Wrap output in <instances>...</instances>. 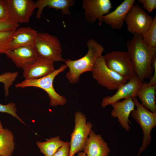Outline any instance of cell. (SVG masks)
Instances as JSON below:
<instances>
[{
	"mask_svg": "<svg viewBox=\"0 0 156 156\" xmlns=\"http://www.w3.org/2000/svg\"><path fill=\"white\" fill-rule=\"evenodd\" d=\"M55 70L53 62L38 58L34 62L23 69V76L25 79H36L49 75Z\"/></svg>",
	"mask_w": 156,
	"mask_h": 156,
	"instance_id": "ac0fdd59",
	"label": "cell"
},
{
	"mask_svg": "<svg viewBox=\"0 0 156 156\" xmlns=\"http://www.w3.org/2000/svg\"><path fill=\"white\" fill-rule=\"evenodd\" d=\"M135 1V0H124L114 11L103 16L102 19V22L114 29H120L127 14Z\"/></svg>",
	"mask_w": 156,
	"mask_h": 156,
	"instance_id": "9a60e30c",
	"label": "cell"
},
{
	"mask_svg": "<svg viewBox=\"0 0 156 156\" xmlns=\"http://www.w3.org/2000/svg\"><path fill=\"white\" fill-rule=\"evenodd\" d=\"M82 7L87 22L92 23L98 20L99 25L103 17L109 13L112 8L110 0H83Z\"/></svg>",
	"mask_w": 156,
	"mask_h": 156,
	"instance_id": "8fae6325",
	"label": "cell"
},
{
	"mask_svg": "<svg viewBox=\"0 0 156 156\" xmlns=\"http://www.w3.org/2000/svg\"><path fill=\"white\" fill-rule=\"evenodd\" d=\"M16 66L23 69L34 62L38 57L34 48L21 47L10 50L5 54Z\"/></svg>",
	"mask_w": 156,
	"mask_h": 156,
	"instance_id": "2e32d148",
	"label": "cell"
},
{
	"mask_svg": "<svg viewBox=\"0 0 156 156\" xmlns=\"http://www.w3.org/2000/svg\"><path fill=\"white\" fill-rule=\"evenodd\" d=\"M143 41L148 46L156 48V15L148 30L142 35Z\"/></svg>",
	"mask_w": 156,
	"mask_h": 156,
	"instance_id": "603a6c76",
	"label": "cell"
},
{
	"mask_svg": "<svg viewBox=\"0 0 156 156\" xmlns=\"http://www.w3.org/2000/svg\"><path fill=\"white\" fill-rule=\"evenodd\" d=\"M83 150L86 156H108L110 152L107 144L101 135L96 134L92 130Z\"/></svg>",
	"mask_w": 156,
	"mask_h": 156,
	"instance_id": "e0dca14e",
	"label": "cell"
},
{
	"mask_svg": "<svg viewBox=\"0 0 156 156\" xmlns=\"http://www.w3.org/2000/svg\"><path fill=\"white\" fill-rule=\"evenodd\" d=\"M67 68L65 64H63L59 68L55 69L53 72L45 77L36 79H25L16 84L15 86L17 88L35 87L40 88L47 93L50 100L49 105L51 106L64 105L66 103V99L56 91L53 87V81L57 75Z\"/></svg>",
	"mask_w": 156,
	"mask_h": 156,
	"instance_id": "3957f363",
	"label": "cell"
},
{
	"mask_svg": "<svg viewBox=\"0 0 156 156\" xmlns=\"http://www.w3.org/2000/svg\"><path fill=\"white\" fill-rule=\"evenodd\" d=\"M70 150V142L67 141L65 142L64 144L52 156H69Z\"/></svg>",
	"mask_w": 156,
	"mask_h": 156,
	"instance_id": "f1b7e54d",
	"label": "cell"
},
{
	"mask_svg": "<svg viewBox=\"0 0 156 156\" xmlns=\"http://www.w3.org/2000/svg\"><path fill=\"white\" fill-rule=\"evenodd\" d=\"M34 49L38 58L54 63L64 61L60 41L55 36L46 32L38 33Z\"/></svg>",
	"mask_w": 156,
	"mask_h": 156,
	"instance_id": "277c9868",
	"label": "cell"
},
{
	"mask_svg": "<svg viewBox=\"0 0 156 156\" xmlns=\"http://www.w3.org/2000/svg\"><path fill=\"white\" fill-rule=\"evenodd\" d=\"M9 16L18 23H28L36 8L32 0H5Z\"/></svg>",
	"mask_w": 156,
	"mask_h": 156,
	"instance_id": "30bf717a",
	"label": "cell"
},
{
	"mask_svg": "<svg viewBox=\"0 0 156 156\" xmlns=\"http://www.w3.org/2000/svg\"><path fill=\"white\" fill-rule=\"evenodd\" d=\"M129 81L122 85L113 96L104 97L101 103V106L104 108L109 105L118 101L123 99L137 97V91L142 83L139 80L135 74Z\"/></svg>",
	"mask_w": 156,
	"mask_h": 156,
	"instance_id": "7c38bea8",
	"label": "cell"
},
{
	"mask_svg": "<svg viewBox=\"0 0 156 156\" xmlns=\"http://www.w3.org/2000/svg\"><path fill=\"white\" fill-rule=\"evenodd\" d=\"M156 86L150 85L146 81L142 83L137 93L142 105L152 112L156 113L155 101Z\"/></svg>",
	"mask_w": 156,
	"mask_h": 156,
	"instance_id": "ffe728a7",
	"label": "cell"
},
{
	"mask_svg": "<svg viewBox=\"0 0 156 156\" xmlns=\"http://www.w3.org/2000/svg\"><path fill=\"white\" fill-rule=\"evenodd\" d=\"M110 105L113 108L111 116L117 118L122 127L126 131H129L131 127L129 124L131 123V122L129 118L135 106L132 98H126L122 101H118Z\"/></svg>",
	"mask_w": 156,
	"mask_h": 156,
	"instance_id": "4fadbf2b",
	"label": "cell"
},
{
	"mask_svg": "<svg viewBox=\"0 0 156 156\" xmlns=\"http://www.w3.org/2000/svg\"><path fill=\"white\" fill-rule=\"evenodd\" d=\"M19 26V23L9 17L0 19V32L14 31Z\"/></svg>",
	"mask_w": 156,
	"mask_h": 156,
	"instance_id": "484cf974",
	"label": "cell"
},
{
	"mask_svg": "<svg viewBox=\"0 0 156 156\" xmlns=\"http://www.w3.org/2000/svg\"><path fill=\"white\" fill-rule=\"evenodd\" d=\"M18 74L17 72H8L0 75V83L4 85V94L6 98L9 95L10 87L16 78Z\"/></svg>",
	"mask_w": 156,
	"mask_h": 156,
	"instance_id": "cb8c5ba5",
	"label": "cell"
},
{
	"mask_svg": "<svg viewBox=\"0 0 156 156\" xmlns=\"http://www.w3.org/2000/svg\"><path fill=\"white\" fill-rule=\"evenodd\" d=\"M107 66L129 80L135 75L134 68L127 51H114L103 56Z\"/></svg>",
	"mask_w": 156,
	"mask_h": 156,
	"instance_id": "ba28073f",
	"label": "cell"
},
{
	"mask_svg": "<svg viewBox=\"0 0 156 156\" xmlns=\"http://www.w3.org/2000/svg\"><path fill=\"white\" fill-rule=\"evenodd\" d=\"M2 124L1 120H0V132L3 129Z\"/></svg>",
	"mask_w": 156,
	"mask_h": 156,
	"instance_id": "d6a6232c",
	"label": "cell"
},
{
	"mask_svg": "<svg viewBox=\"0 0 156 156\" xmlns=\"http://www.w3.org/2000/svg\"><path fill=\"white\" fill-rule=\"evenodd\" d=\"M75 128L70 135L69 156H74L76 153L83 150L86 142L93 127L90 122H86L85 115L76 112L75 115Z\"/></svg>",
	"mask_w": 156,
	"mask_h": 156,
	"instance_id": "52a82bcc",
	"label": "cell"
},
{
	"mask_svg": "<svg viewBox=\"0 0 156 156\" xmlns=\"http://www.w3.org/2000/svg\"><path fill=\"white\" fill-rule=\"evenodd\" d=\"M86 45L88 51L84 56L77 60L68 59L64 61L69 69L66 77L71 84L77 83L80 75L82 73L92 72L96 60L102 55L105 50L104 47L94 39L88 40Z\"/></svg>",
	"mask_w": 156,
	"mask_h": 156,
	"instance_id": "7a4b0ae2",
	"label": "cell"
},
{
	"mask_svg": "<svg viewBox=\"0 0 156 156\" xmlns=\"http://www.w3.org/2000/svg\"><path fill=\"white\" fill-rule=\"evenodd\" d=\"M136 109L131 113V117L140 125L143 132L142 144L136 156H140L149 145L151 141V132L156 126V113L151 112L144 107L139 102L137 97L132 98Z\"/></svg>",
	"mask_w": 156,
	"mask_h": 156,
	"instance_id": "8992f818",
	"label": "cell"
},
{
	"mask_svg": "<svg viewBox=\"0 0 156 156\" xmlns=\"http://www.w3.org/2000/svg\"><path fill=\"white\" fill-rule=\"evenodd\" d=\"M91 72L92 77L96 81L109 90L117 89L129 80L109 68L102 55L96 60Z\"/></svg>",
	"mask_w": 156,
	"mask_h": 156,
	"instance_id": "5b68a950",
	"label": "cell"
},
{
	"mask_svg": "<svg viewBox=\"0 0 156 156\" xmlns=\"http://www.w3.org/2000/svg\"><path fill=\"white\" fill-rule=\"evenodd\" d=\"M126 46L127 52L140 81L143 83L146 79H150L153 71L152 61L156 54V48L147 46L142 36L137 34L127 41Z\"/></svg>",
	"mask_w": 156,
	"mask_h": 156,
	"instance_id": "6da1fadb",
	"label": "cell"
},
{
	"mask_svg": "<svg viewBox=\"0 0 156 156\" xmlns=\"http://www.w3.org/2000/svg\"><path fill=\"white\" fill-rule=\"evenodd\" d=\"M77 156H86V155L83 152H78Z\"/></svg>",
	"mask_w": 156,
	"mask_h": 156,
	"instance_id": "1f68e13d",
	"label": "cell"
},
{
	"mask_svg": "<svg viewBox=\"0 0 156 156\" xmlns=\"http://www.w3.org/2000/svg\"><path fill=\"white\" fill-rule=\"evenodd\" d=\"M38 33L30 27H19L14 32L9 45V50L21 47L34 48Z\"/></svg>",
	"mask_w": 156,
	"mask_h": 156,
	"instance_id": "5bb4252c",
	"label": "cell"
},
{
	"mask_svg": "<svg viewBox=\"0 0 156 156\" xmlns=\"http://www.w3.org/2000/svg\"><path fill=\"white\" fill-rule=\"evenodd\" d=\"M151 64L153 68L154 73L150 81L148 83L150 85L156 86V54L153 57Z\"/></svg>",
	"mask_w": 156,
	"mask_h": 156,
	"instance_id": "f546056e",
	"label": "cell"
},
{
	"mask_svg": "<svg viewBox=\"0 0 156 156\" xmlns=\"http://www.w3.org/2000/svg\"><path fill=\"white\" fill-rule=\"evenodd\" d=\"M138 2L139 3L142 4L144 8L149 13H151L156 9V0H138Z\"/></svg>",
	"mask_w": 156,
	"mask_h": 156,
	"instance_id": "83f0119b",
	"label": "cell"
},
{
	"mask_svg": "<svg viewBox=\"0 0 156 156\" xmlns=\"http://www.w3.org/2000/svg\"><path fill=\"white\" fill-rule=\"evenodd\" d=\"M14 146L13 133L8 129L3 128L0 132V156H12Z\"/></svg>",
	"mask_w": 156,
	"mask_h": 156,
	"instance_id": "44dd1931",
	"label": "cell"
},
{
	"mask_svg": "<svg viewBox=\"0 0 156 156\" xmlns=\"http://www.w3.org/2000/svg\"><path fill=\"white\" fill-rule=\"evenodd\" d=\"M14 31L0 32V54H5L9 50V45Z\"/></svg>",
	"mask_w": 156,
	"mask_h": 156,
	"instance_id": "d4e9b609",
	"label": "cell"
},
{
	"mask_svg": "<svg viewBox=\"0 0 156 156\" xmlns=\"http://www.w3.org/2000/svg\"><path fill=\"white\" fill-rule=\"evenodd\" d=\"M153 19L138 3H135L127 14L124 22L130 33L142 36L148 30Z\"/></svg>",
	"mask_w": 156,
	"mask_h": 156,
	"instance_id": "9c48e42d",
	"label": "cell"
},
{
	"mask_svg": "<svg viewBox=\"0 0 156 156\" xmlns=\"http://www.w3.org/2000/svg\"><path fill=\"white\" fill-rule=\"evenodd\" d=\"M75 2L74 0H38L35 2L36 8L38 10L36 17L40 19L43 10L46 7L61 10L62 15H70L69 8L74 5Z\"/></svg>",
	"mask_w": 156,
	"mask_h": 156,
	"instance_id": "d6986e66",
	"label": "cell"
},
{
	"mask_svg": "<svg viewBox=\"0 0 156 156\" xmlns=\"http://www.w3.org/2000/svg\"><path fill=\"white\" fill-rule=\"evenodd\" d=\"M0 112L8 114L11 115L14 118L17 119L22 123L26 125L17 114L16 105L14 103L10 102L6 105L0 104Z\"/></svg>",
	"mask_w": 156,
	"mask_h": 156,
	"instance_id": "4316f807",
	"label": "cell"
},
{
	"mask_svg": "<svg viewBox=\"0 0 156 156\" xmlns=\"http://www.w3.org/2000/svg\"><path fill=\"white\" fill-rule=\"evenodd\" d=\"M9 17L5 0H0V19Z\"/></svg>",
	"mask_w": 156,
	"mask_h": 156,
	"instance_id": "4dcf8cb0",
	"label": "cell"
},
{
	"mask_svg": "<svg viewBox=\"0 0 156 156\" xmlns=\"http://www.w3.org/2000/svg\"><path fill=\"white\" fill-rule=\"evenodd\" d=\"M59 136L52 137L45 142L38 141L36 144L40 152L45 156H52L65 143Z\"/></svg>",
	"mask_w": 156,
	"mask_h": 156,
	"instance_id": "7402d4cb",
	"label": "cell"
}]
</instances>
